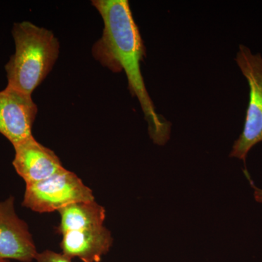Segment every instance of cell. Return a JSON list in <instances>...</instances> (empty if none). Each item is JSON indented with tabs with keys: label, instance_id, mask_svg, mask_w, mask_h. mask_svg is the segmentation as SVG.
I'll return each instance as SVG.
<instances>
[{
	"label": "cell",
	"instance_id": "1",
	"mask_svg": "<svg viewBox=\"0 0 262 262\" xmlns=\"http://www.w3.org/2000/svg\"><path fill=\"white\" fill-rule=\"evenodd\" d=\"M92 5L103 21L102 37L94 45L93 55L112 72H125L129 91L140 103L150 138L155 144L165 145L170 139L171 124L157 113L146 89L141 72V62L146 56V48L129 2L94 0Z\"/></svg>",
	"mask_w": 262,
	"mask_h": 262
},
{
	"label": "cell",
	"instance_id": "2",
	"mask_svg": "<svg viewBox=\"0 0 262 262\" xmlns=\"http://www.w3.org/2000/svg\"><path fill=\"white\" fill-rule=\"evenodd\" d=\"M15 51L5 65L8 85L32 97L58 59L59 43L53 33L31 22L15 23Z\"/></svg>",
	"mask_w": 262,
	"mask_h": 262
},
{
	"label": "cell",
	"instance_id": "3",
	"mask_svg": "<svg viewBox=\"0 0 262 262\" xmlns=\"http://www.w3.org/2000/svg\"><path fill=\"white\" fill-rule=\"evenodd\" d=\"M62 254L72 260L100 262L113 244L111 232L103 223L106 211L96 201L74 203L58 211Z\"/></svg>",
	"mask_w": 262,
	"mask_h": 262
},
{
	"label": "cell",
	"instance_id": "4",
	"mask_svg": "<svg viewBox=\"0 0 262 262\" xmlns=\"http://www.w3.org/2000/svg\"><path fill=\"white\" fill-rule=\"evenodd\" d=\"M235 61L249 86V101L244 130L234 141L229 157L246 163L248 152L262 142V56L239 45Z\"/></svg>",
	"mask_w": 262,
	"mask_h": 262
},
{
	"label": "cell",
	"instance_id": "5",
	"mask_svg": "<svg viewBox=\"0 0 262 262\" xmlns=\"http://www.w3.org/2000/svg\"><path fill=\"white\" fill-rule=\"evenodd\" d=\"M94 201L92 189L64 168L50 178L26 184L22 206L43 213L58 211L74 203Z\"/></svg>",
	"mask_w": 262,
	"mask_h": 262
},
{
	"label": "cell",
	"instance_id": "6",
	"mask_svg": "<svg viewBox=\"0 0 262 262\" xmlns=\"http://www.w3.org/2000/svg\"><path fill=\"white\" fill-rule=\"evenodd\" d=\"M38 252L29 226L15 209V198L0 201V258L32 262Z\"/></svg>",
	"mask_w": 262,
	"mask_h": 262
},
{
	"label": "cell",
	"instance_id": "7",
	"mask_svg": "<svg viewBox=\"0 0 262 262\" xmlns=\"http://www.w3.org/2000/svg\"><path fill=\"white\" fill-rule=\"evenodd\" d=\"M37 110L32 97L5 88L0 91V134L13 146L31 137Z\"/></svg>",
	"mask_w": 262,
	"mask_h": 262
},
{
	"label": "cell",
	"instance_id": "8",
	"mask_svg": "<svg viewBox=\"0 0 262 262\" xmlns=\"http://www.w3.org/2000/svg\"><path fill=\"white\" fill-rule=\"evenodd\" d=\"M13 147V165L26 184L50 178L64 168L54 151L38 142L33 136Z\"/></svg>",
	"mask_w": 262,
	"mask_h": 262
},
{
	"label": "cell",
	"instance_id": "9",
	"mask_svg": "<svg viewBox=\"0 0 262 262\" xmlns=\"http://www.w3.org/2000/svg\"><path fill=\"white\" fill-rule=\"evenodd\" d=\"M35 260L37 262H72V260L66 257L62 253H56L50 250L38 253Z\"/></svg>",
	"mask_w": 262,
	"mask_h": 262
},
{
	"label": "cell",
	"instance_id": "10",
	"mask_svg": "<svg viewBox=\"0 0 262 262\" xmlns=\"http://www.w3.org/2000/svg\"><path fill=\"white\" fill-rule=\"evenodd\" d=\"M244 173L245 175L246 176V177H247L248 181H249L251 187L254 189L253 196H254L255 200H256V201L258 202V203H262V189L255 185L254 182H253L252 179H251V177H250L249 174H248L247 170H244Z\"/></svg>",
	"mask_w": 262,
	"mask_h": 262
},
{
	"label": "cell",
	"instance_id": "11",
	"mask_svg": "<svg viewBox=\"0 0 262 262\" xmlns=\"http://www.w3.org/2000/svg\"><path fill=\"white\" fill-rule=\"evenodd\" d=\"M0 262H10L9 260L3 259V258H0Z\"/></svg>",
	"mask_w": 262,
	"mask_h": 262
}]
</instances>
